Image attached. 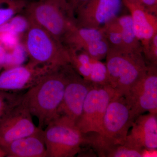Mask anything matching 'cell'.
I'll return each mask as SVG.
<instances>
[{"label":"cell","instance_id":"obj_1","mask_svg":"<svg viewBox=\"0 0 157 157\" xmlns=\"http://www.w3.org/2000/svg\"><path fill=\"white\" fill-rule=\"evenodd\" d=\"M64 66L45 74L22 94L21 102L42 130L56 118L61 104L66 84Z\"/></svg>","mask_w":157,"mask_h":157},{"label":"cell","instance_id":"obj_2","mask_svg":"<svg viewBox=\"0 0 157 157\" xmlns=\"http://www.w3.org/2000/svg\"><path fill=\"white\" fill-rule=\"evenodd\" d=\"M22 13L62 44L76 25L75 12L67 0H34L27 4Z\"/></svg>","mask_w":157,"mask_h":157},{"label":"cell","instance_id":"obj_3","mask_svg":"<svg viewBox=\"0 0 157 157\" xmlns=\"http://www.w3.org/2000/svg\"><path fill=\"white\" fill-rule=\"evenodd\" d=\"M29 21L28 28L24 34V44L29 62L54 69L70 64L67 47L44 29Z\"/></svg>","mask_w":157,"mask_h":157},{"label":"cell","instance_id":"obj_4","mask_svg":"<svg viewBox=\"0 0 157 157\" xmlns=\"http://www.w3.org/2000/svg\"><path fill=\"white\" fill-rule=\"evenodd\" d=\"M105 58L110 85L124 97L147 70L142 52L109 48Z\"/></svg>","mask_w":157,"mask_h":157},{"label":"cell","instance_id":"obj_5","mask_svg":"<svg viewBox=\"0 0 157 157\" xmlns=\"http://www.w3.org/2000/svg\"><path fill=\"white\" fill-rule=\"evenodd\" d=\"M48 157H73L87 145L86 134L76 127L57 120L51 122L43 130Z\"/></svg>","mask_w":157,"mask_h":157},{"label":"cell","instance_id":"obj_6","mask_svg":"<svg viewBox=\"0 0 157 157\" xmlns=\"http://www.w3.org/2000/svg\"><path fill=\"white\" fill-rule=\"evenodd\" d=\"M135 120L125 98L117 93L107 106L100 132L94 135L104 141L124 144Z\"/></svg>","mask_w":157,"mask_h":157},{"label":"cell","instance_id":"obj_7","mask_svg":"<svg viewBox=\"0 0 157 157\" xmlns=\"http://www.w3.org/2000/svg\"><path fill=\"white\" fill-rule=\"evenodd\" d=\"M64 93L54 120L76 127L81 115L85 98L93 84L83 79L70 64L64 66Z\"/></svg>","mask_w":157,"mask_h":157},{"label":"cell","instance_id":"obj_8","mask_svg":"<svg viewBox=\"0 0 157 157\" xmlns=\"http://www.w3.org/2000/svg\"><path fill=\"white\" fill-rule=\"evenodd\" d=\"M117 93L110 85H93L85 100L76 128L84 134L99 133L107 106Z\"/></svg>","mask_w":157,"mask_h":157},{"label":"cell","instance_id":"obj_9","mask_svg":"<svg viewBox=\"0 0 157 157\" xmlns=\"http://www.w3.org/2000/svg\"><path fill=\"white\" fill-rule=\"evenodd\" d=\"M124 97L135 120L145 112L157 114V65H147L144 76Z\"/></svg>","mask_w":157,"mask_h":157},{"label":"cell","instance_id":"obj_10","mask_svg":"<svg viewBox=\"0 0 157 157\" xmlns=\"http://www.w3.org/2000/svg\"><path fill=\"white\" fill-rule=\"evenodd\" d=\"M124 0H89L75 12L76 25L101 29L120 15Z\"/></svg>","mask_w":157,"mask_h":157},{"label":"cell","instance_id":"obj_11","mask_svg":"<svg viewBox=\"0 0 157 157\" xmlns=\"http://www.w3.org/2000/svg\"><path fill=\"white\" fill-rule=\"evenodd\" d=\"M55 70L29 62L26 65L12 67L0 74V91L18 92L28 90L45 74Z\"/></svg>","mask_w":157,"mask_h":157},{"label":"cell","instance_id":"obj_12","mask_svg":"<svg viewBox=\"0 0 157 157\" xmlns=\"http://www.w3.org/2000/svg\"><path fill=\"white\" fill-rule=\"evenodd\" d=\"M40 130L35 125L33 116L21 102L0 125V147Z\"/></svg>","mask_w":157,"mask_h":157},{"label":"cell","instance_id":"obj_13","mask_svg":"<svg viewBox=\"0 0 157 157\" xmlns=\"http://www.w3.org/2000/svg\"><path fill=\"white\" fill-rule=\"evenodd\" d=\"M67 48L70 64L83 79L96 85H110L105 63L93 58L82 49Z\"/></svg>","mask_w":157,"mask_h":157},{"label":"cell","instance_id":"obj_14","mask_svg":"<svg viewBox=\"0 0 157 157\" xmlns=\"http://www.w3.org/2000/svg\"><path fill=\"white\" fill-rule=\"evenodd\" d=\"M125 143L137 148L148 150L157 148V114L150 113L137 117L132 124Z\"/></svg>","mask_w":157,"mask_h":157},{"label":"cell","instance_id":"obj_15","mask_svg":"<svg viewBox=\"0 0 157 157\" xmlns=\"http://www.w3.org/2000/svg\"><path fill=\"white\" fill-rule=\"evenodd\" d=\"M124 2L132 17L135 34L142 45L143 52L157 33V15L150 13L139 4L124 0Z\"/></svg>","mask_w":157,"mask_h":157},{"label":"cell","instance_id":"obj_16","mask_svg":"<svg viewBox=\"0 0 157 157\" xmlns=\"http://www.w3.org/2000/svg\"><path fill=\"white\" fill-rule=\"evenodd\" d=\"M8 157H48L43 130L2 147Z\"/></svg>","mask_w":157,"mask_h":157},{"label":"cell","instance_id":"obj_17","mask_svg":"<svg viewBox=\"0 0 157 157\" xmlns=\"http://www.w3.org/2000/svg\"><path fill=\"white\" fill-rule=\"evenodd\" d=\"M88 145L92 147L101 157H143L144 150L131 146L125 142L124 144H114L99 139L92 132L86 134Z\"/></svg>","mask_w":157,"mask_h":157},{"label":"cell","instance_id":"obj_18","mask_svg":"<svg viewBox=\"0 0 157 157\" xmlns=\"http://www.w3.org/2000/svg\"><path fill=\"white\" fill-rule=\"evenodd\" d=\"M105 39L101 29L80 27L76 25L71 29L63 40V45L67 48L81 49L90 42Z\"/></svg>","mask_w":157,"mask_h":157},{"label":"cell","instance_id":"obj_19","mask_svg":"<svg viewBox=\"0 0 157 157\" xmlns=\"http://www.w3.org/2000/svg\"><path fill=\"white\" fill-rule=\"evenodd\" d=\"M116 20L126 48L128 50L142 52V45L135 34L131 15H120Z\"/></svg>","mask_w":157,"mask_h":157},{"label":"cell","instance_id":"obj_20","mask_svg":"<svg viewBox=\"0 0 157 157\" xmlns=\"http://www.w3.org/2000/svg\"><path fill=\"white\" fill-rule=\"evenodd\" d=\"M27 3L24 0H0V26L22 13Z\"/></svg>","mask_w":157,"mask_h":157},{"label":"cell","instance_id":"obj_21","mask_svg":"<svg viewBox=\"0 0 157 157\" xmlns=\"http://www.w3.org/2000/svg\"><path fill=\"white\" fill-rule=\"evenodd\" d=\"M102 29L109 48L117 50H128L124 45L116 18L105 25Z\"/></svg>","mask_w":157,"mask_h":157},{"label":"cell","instance_id":"obj_22","mask_svg":"<svg viewBox=\"0 0 157 157\" xmlns=\"http://www.w3.org/2000/svg\"><path fill=\"white\" fill-rule=\"evenodd\" d=\"M23 94L0 91V125L22 100Z\"/></svg>","mask_w":157,"mask_h":157},{"label":"cell","instance_id":"obj_23","mask_svg":"<svg viewBox=\"0 0 157 157\" xmlns=\"http://www.w3.org/2000/svg\"><path fill=\"white\" fill-rule=\"evenodd\" d=\"M109 48L108 42L104 39L90 42L81 49L93 58L101 61L106 58Z\"/></svg>","mask_w":157,"mask_h":157},{"label":"cell","instance_id":"obj_24","mask_svg":"<svg viewBox=\"0 0 157 157\" xmlns=\"http://www.w3.org/2000/svg\"><path fill=\"white\" fill-rule=\"evenodd\" d=\"M142 53L147 65H157V33L152 38Z\"/></svg>","mask_w":157,"mask_h":157},{"label":"cell","instance_id":"obj_25","mask_svg":"<svg viewBox=\"0 0 157 157\" xmlns=\"http://www.w3.org/2000/svg\"><path fill=\"white\" fill-rule=\"evenodd\" d=\"M19 36L11 32L0 33V44L6 48L13 49L19 44Z\"/></svg>","mask_w":157,"mask_h":157},{"label":"cell","instance_id":"obj_26","mask_svg":"<svg viewBox=\"0 0 157 157\" xmlns=\"http://www.w3.org/2000/svg\"><path fill=\"white\" fill-rule=\"evenodd\" d=\"M140 5L151 14L157 15V0H138Z\"/></svg>","mask_w":157,"mask_h":157},{"label":"cell","instance_id":"obj_27","mask_svg":"<svg viewBox=\"0 0 157 157\" xmlns=\"http://www.w3.org/2000/svg\"><path fill=\"white\" fill-rule=\"evenodd\" d=\"M9 52L6 48L0 44V66H7L8 61Z\"/></svg>","mask_w":157,"mask_h":157},{"label":"cell","instance_id":"obj_28","mask_svg":"<svg viewBox=\"0 0 157 157\" xmlns=\"http://www.w3.org/2000/svg\"><path fill=\"white\" fill-rule=\"evenodd\" d=\"M68 2L70 4L74 12L80 8L82 5L87 2L89 0H67Z\"/></svg>","mask_w":157,"mask_h":157},{"label":"cell","instance_id":"obj_29","mask_svg":"<svg viewBox=\"0 0 157 157\" xmlns=\"http://www.w3.org/2000/svg\"><path fill=\"white\" fill-rule=\"evenodd\" d=\"M6 157V154L4 150L0 147V157Z\"/></svg>","mask_w":157,"mask_h":157},{"label":"cell","instance_id":"obj_30","mask_svg":"<svg viewBox=\"0 0 157 157\" xmlns=\"http://www.w3.org/2000/svg\"><path fill=\"white\" fill-rule=\"evenodd\" d=\"M124 1H127V2H129L130 3H137V4H139V1H138V0H124Z\"/></svg>","mask_w":157,"mask_h":157},{"label":"cell","instance_id":"obj_31","mask_svg":"<svg viewBox=\"0 0 157 157\" xmlns=\"http://www.w3.org/2000/svg\"><path fill=\"white\" fill-rule=\"evenodd\" d=\"M24 1H25V2H32V1H34V0H24Z\"/></svg>","mask_w":157,"mask_h":157},{"label":"cell","instance_id":"obj_32","mask_svg":"<svg viewBox=\"0 0 157 157\" xmlns=\"http://www.w3.org/2000/svg\"><path fill=\"white\" fill-rule=\"evenodd\" d=\"M1 66H0V68H1Z\"/></svg>","mask_w":157,"mask_h":157}]
</instances>
